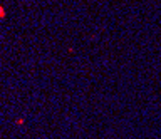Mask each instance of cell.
<instances>
[{
	"label": "cell",
	"instance_id": "6da1fadb",
	"mask_svg": "<svg viewBox=\"0 0 161 139\" xmlns=\"http://www.w3.org/2000/svg\"><path fill=\"white\" fill-rule=\"evenodd\" d=\"M0 19H5V10H4L2 5H0Z\"/></svg>",
	"mask_w": 161,
	"mask_h": 139
}]
</instances>
